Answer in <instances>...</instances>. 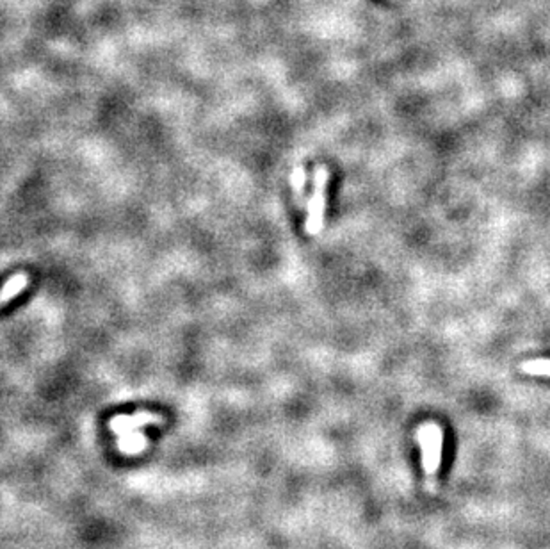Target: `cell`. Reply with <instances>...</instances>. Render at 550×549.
I'll return each instance as SVG.
<instances>
[{"instance_id":"6da1fadb","label":"cell","mask_w":550,"mask_h":549,"mask_svg":"<svg viewBox=\"0 0 550 549\" xmlns=\"http://www.w3.org/2000/svg\"><path fill=\"white\" fill-rule=\"evenodd\" d=\"M330 180V172L326 166H317L313 172V191L306 202V234L317 235L324 225V207H326V187Z\"/></svg>"},{"instance_id":"7a4b0ae2","label":"cell","mask_w":550,"mask_h":549,"mask_svg":"<svg viewBox=\"0 0 550 549\" xmlns=\"http://www.w3.org/2000/svg\"><path fill=\"white\" fill-rule=\"evenodd\" d=\"M420 451H422V467L428 475L436 473L442 462L443 449V432L436 423H426L417 430Z\"/></svg>"},{"instance_id":"3957f363","label":"cell","mask_w":550,"mask_h":549,"mask_svg":"<svg viewBox=\"0 0 550 549\" xmlns=\"http://www.w3.org/2000/svg\"><path fill=\"white\" fill-rule=\"evenodd\" d=\"M27 284H29V277L23 275V273H18V275L9 278V281L4 284V288L0 289V305H6L9 300L18 296L20 293L27 288Z\"/></svg>"},{"instance_id":"277c9868","label":"cell","mask_w":550,"mask_h":549,"mask_svg":"<svg viewBox=\"0 0 550 549\" xmlns=\"http://www.w3.org/2000/svg\"><path fill=\"white\" fill-rule=\"evenodd\" d=\"M522 371L531 377H549L550 378V359H532L522 364Z\"/></svg>"},{"instance_id":"5b68a950","label":"cell","mask_w":550,"mask_h":549,"mask_svg":"<svg viewBox=\"0 0 550 549\" xmlns=\"http://www.w3.org/2000/svg\"><path fill=\"white\" fill-rule=\"evenodd\" d=\"M290 184H292V191L296 194V199L303 200L305 196V184H306V172L303 166H296L290 175Z\"/></svg>"}]
</instances>
